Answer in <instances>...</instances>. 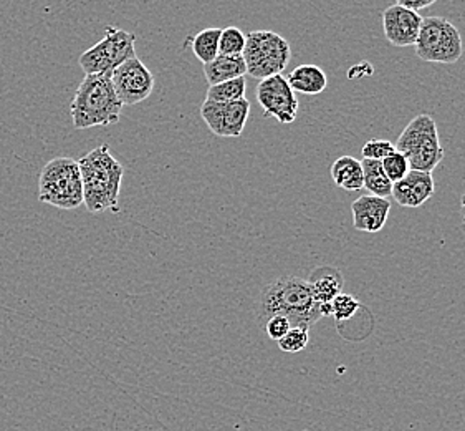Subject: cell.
I'll list each match as a JSON object with an SVG mask.
<instances>
[{
    "mask_svg": "<svg viewBox=\"0 0 465 431\" xmlns=\"http://www.w3.org/2000/svg\"><path fill=\"white\" fill-rule=\"evenodd\" d=\"M255 316L261 326L273 316H282L290 320L292 327L305 330L323 317L307 279L295 276H283L269 282L259 296Z\"/></svg>",
    "mask_w": 465,
    "mask_h": 431,
    "instance_id": "6da1fadb",
    "label": "cell"
},
{
    "mask_svg": "<svg viewBox=\"0 0 465 431\" xmlns=\"http://www.w3.org/2000/svg\"><path fill=\"white\" fill-rule=\"evenodd\" d=\"M84 179V205L94 215L118 213L124 166L116 160L108 145L96 146L80 160Z\"/></svg>",
    "mask_w": 465,
    "mask_h": 431,
    "instance_id": "7a4b0ae2",
    "label": "cell"
},
{
    "mask_svg": "<svg viewBox=\"0 0 465 431\" xmlns=\"http://www.w3.org/2000/svg\"><path fill=\"white\" fill-rule=\"evenodd\" d=\"M124 105L113 86L112 74L84 75L70 104L74 130L110 126L120 122Z\"/></svg>",
    "mask_w": 465,
    "mask_h": 431,
    "instance_id": "3957f363",
    "label": "cell"
},
{
    "mask_svg": "<svg viewBox=\"0 0 465 431\" xmlns=\"http://www.w3.org/2000/svg\"><path fill=\"white\" fill-rule=\"evenodd\" d=\"M38 199L65 211L82 206L84 179L78 161L65 156L48 161L38 178Z\"/></svg>",
    "mask_w": 465,
    "mask_h": 431,
    "instance_id": "277c9868",
    "label": "cell"
},
{
    "mask_svg": "<svg viewBox=\"0 0 465 431\" xmlns=\"http://www.w3.org/2000/svg\"><path fill=\"white\" fill-rule=\"evenodd\" d=\"M408 161L411 169L432 173L439 163L444 160V148L439 141L438 123L429 113H419L414 116L400 138L394 143Z\"/></svg>",
    "mask_w": 465,
    "mask_h": 431,
    "instance_id": "5b68a950",
    "label": "cell"
},
{
    "mask_svg": "<svg viewBox=\"0 0 465 431\" xmlns=\"http://www.w3.org/2000/svg\"><path fill=\"white\" fill-rule=\"evenodd\" d=\"M243 62L252 78L263 80L280 75L290 64L292 47L289 40L272 30H253L247 34Z\"/></svg>",
    "mask_w": 465,
    "mask_h": 431,
    "instance_id": "8992f818",
    "label": "cell"
},
{
    "mask_svg": "<svg viewBox=\"0 0 465 431\" xmlns=\"http://www.w3.org/2000/svg\"><path fill=\"white\" fill-rule=\"evenodd\" d=\"M416 55L429 64H456L464 55L459 28L444 17H424L416 40Z\"/></svg>",
    "mask_w": 465,
    "mask_h": 431,
    "instance_id": "52a82bcc",
    "label": "cell"
},
{
    "mask_svg": "<svg viewBox=\"0 0 465 431\" xmlns=\"http://www.w3.org/2000/svg\"><path fill=\"white\" fill-rule=\"evenodd\" d=\"M136 35L122 28L108 25L104 37L80 56V66L86 75L113 74L118 66L136 56Z\"/></svg>",
    "mask_w": 465,
    "mask_h": 431,
    "instance_id": "ba28073f",
    "label": "cell"
},
{
    "mask_svg": "<svg viewBox=\"0 0 465 431\" xmlns=\"http://www.w3.org/2000/svg\"><path fill=\"white\" fill-rule=\"evenodd\" d=\"M257 102L263 110V115L275 118L282 125H292L297 120L298 98L292 90L287 76L273 75L261 80L257 85Z\"/></svg>",
    "mask_w": 465,
    "mask_h": 431,
    "instance_id": "9c48e42d",
    "label": "cell"
},
{
    "mask_svg": "<svg viewBox=\"0 0 465 431\" xmlns=\"http://www.w3.org/2000/svg\"><path fill=\"white\" fill-rule=\"evenodd\" d=\"M113 86L124 106L141 104L154 92L156 78L138 56H133L112 74Z\"/></svg>",
    "mask_w": 465,
    "mask_h": 431,
    "instance_id": "30bf717a",
    "label": "cell"
},
{
    "mask_svg": "<svg viewBox=\"0 0 465 431\" xmlns=\"http://www.w3.org/2000/svg\"><path fill=\"white\" fill-rule=\"evenodd\" d=\"M251 115V102L247 98L237 102H211L204 100L201 116L207 128L219 138H239Z\"/></svg>",
    "mask_w": 465,
    "mask_h": 431,
    "instance_id": "8fae6325",
    "label": "cell"
},
{
    "mask_svg": "<svg viewBox=\"0 0 465 431\" xmlns=\"http://www.w3.org/2000/svg\"><path fill=\"white\" fill-rule=\"evenodd\" d=\"M422 19L424 17H420L419 12L401 7L398 4L390 5L382 12L384 37L394 47H412L416 45Z\"/></svg>",
    "mask_w": 465,
    "mask_h": 431,
    "instance_id": "7c38bea8",
    "label": "cell"
},
{
    "mask_svg": "<svg viewBox=\"0 0 465 431\" xmlns=\"http://www.w3.org/2000/svg\"><path fill=\"white\" fill-rule=\"evenodd\" d=\"M351 213L356 231L376 235L384 229L388 223V217L391 213V201L388 197L363 195L353 201Z\"/></svg>",
    "mask_w": 465,
    "mask_h": 431,
    "instance_id": "4fadbf2b",
    "label": "cell"
},
{
    "mask_svg": "<svg viewBox=\"0 0 465 431\" xmlns=\"http://www.w3.org/2000/svg\"><path fill=\"white\" fill-rule=\"evenodd\" d=\"M434 193L436 181L432 173L411 169L404 178L392 185L391 196L400 206L420 207L434 196Z\"/></svg>",
    "mask_w": 465,
    "mask_h": 431,
    "instance_id": "5bb4252c",
    "label": "cell"
},
{
    "mask_svg": "<svg viewBox=\"0 0 465 431\" xmlns=\"http://www.w3.org/2000/svg\"><path fill=\"white\" fill-rule=\"evenodd\" d=\"M307 281L313 292V297L320 306L331 304V300L335 299L340 292H343V274L331 266L315 267Z\"/></svg>",
    "mask_w": 465,
    "mask_h": 431,
    "instance_id": "9a60e30c",
    "label": "cell"
},
{
    "mask_svg": "<svg viewBox=\"0 0 465 431\" xmlns=\"http://www.w3.org/2000/svg\"><path fill=\"white\" fill-rule=\"evenodd\" d=\"M287 82L295 94L320 95L323 94L328 86V78L323 68L313 64L298 65L287 76Z\"/></svg>",
    "mask_w": 465,
    "mask_h": 431,
    "instance_id": "2e32d148",
    "label": "cell"
},
{
    "mask_svg": "<svg viewBox=\"0 0 465 431\" xmlns=\"http://www.w3.org/2000/svg\"><path fill=\"white\" fill-rule=\"evenodd\" d=\"M245 75H247V66L242 55H217L213 62L204 65L205 82L209 86Z\"/></svg>",
    "mask_w": 465,
    "mask_h": 431,
    "instance_id": "e0dca14e",
    "label": "cell"
},
{
    "mask_svg": "<svg viewBox=\"0 0 465 431\" xmlns=\"http://www.w3.org/2000/svg\"><path fill=\"white\" fill-rule=\"evenodd\" d=\"M331 179L338 188L344 191H360L363 189V168L361 161L353 156H340L331 165Z\"/></svg>",
    "mask_w": 465,
    "mask_h": 431,
    "instance_id": "ac0fdd59",
    "label": "cell"
},
{
    "mask_svg": "<svg viewBox=\"0 0 465 431\" xmlns=\"http://www.w3.org/2000/svg\"><path fill=\"white\" fill-rule=\"evenodd\" d=\"M363 168V188L374 196L390 197L392 193V183L382 169L381 161H361Z\"/></svg>",
    "mask_w": 465,
    "mask_h": 431,
    "instance_id": "d6986e66",
    "label": "cell"
},
{
    "mask_svg": "<svg viewBox=\"0 0 465 431\" xmlns=\"http://www.w3.org/2000/svg\"><path fill=\"white\" fill-rule=\"evenodd\" d=\"M223 28H204L193 38V54L197 56V60H201L203 64L213 62L215 56L219 55V40H221Z\"/></svg>",
    "mask_w": 465,
    "mask_h": 431,
    "instance_id": "ffe728a7",
    "label": "cell"
},
{
    "mask_svg": "<svg viewBox=\"0 0 465 431\" xmlns=\"http://www.w3.org/2000/svg\"><path fill=\"white\" fill-rule=\"evenodd\" d=\"M245 92H247V80H245V76H241V78H233L229 82H223V84L209 86L207 94H205V100H211V102H237V100L245 98Z\"/></svg>",
    "mask_w": 465,
    "mask_h": 431,
    "instance_id": "44dd1931",
    "label": "cell"
},
{
    "mask_svg": "<svg viewBox=\"0 0 465 431\" xmlns=\"http://www.w3.org/2000/svg\"><path fill=\"white\" fill-rule=\"evenodd\" d=\"M363 306L360 304V300L356 299L351 294L346 292H340L335 299L331 300V317L338 322L343 324L350 319H353L356 312L361 309Z\"/></svg>",
    "mask_w": 465,
    "mask_h": 431,
    "instance_id": "7402d4cb",
    "label": "cell"
},
{
    "mask_svg": "<svg viewBox=\"0 0 465 431\" xmlns=\"http://www.w3.org/2000/svg\"><path fill=\"white\" fill-rule=\"evenodd\" d=\"M247 35L239 27L223 28L219 40V55H242Z\"/></svg>",
    "mask_w": 465,
    "mask_h": 431,
    "instance_id": "603a6c76",
    "label": "cell"
},
{
    "mask_svg": "<svg viewBox=\"0 0 465 431\" xmlns=\"http://www.w3.org/2000/svg\"><path fill=\"white\" fill-rule=\"evenodd\" d=\"M381 165L384 173H386V176L390 178L392 185L401 181V179L404 178L411 171L410 161L398 150L390 153V155L381 161Z\"/></svg>",
    "mask_w": 465,
    "mask_h": 431,
    "instance_id": "cb8c5ba5",
    "label": "cell"
},
{
    "mask_svg": "<svg viewBox=\"0 0 465 431\" xmlns=\"http://www.w3.org/2000/svg\"><path fill=\"white\" fill-rule=\"evenodd\" d=\"M310 342V330L305 328L292 327L289 334L279 340V347L282 352L287 354H298L308 347Z\"/></svg>",
    "mask_w": 465,
    "mask_h": 431,
    "instance_id": "d4e9b609",
    "label": "cell"
},
{
    "mask_svg": "<svg viewBox=\"0 0 465 431\" xmlns=\"http://www.w3.org/2000/svg\"><path fill=\"white\" fill-rule=\"evenodd\" d=\"M396 150V146H394V143L390 140H370L364 143L363 153L364 158L366 160H378L382 161L390 153Z\"/></svg>",
    "mask_w": 465,
    "mask_h": 431,
    "instance_id": "484cf974",
    "label": "cell"
},
{
    "mask_svg": "<svg viewBox=\"0 0 465 431\" xmlns=\"http://www.w3.org/2000/svg\"><path fill=\"white\" fill-rule=\"evenodd\" d=\"M262 328L265 330V334L269 336V338L279 342L280 338H283L289 334L292 324H290V320L287 319V317L273 316V317H270V319L262 326Z\"/></svg>",
    "mask_w": 465,
    "mask_h": 431,
    "instance_id": "4316f807",
    "label": "cell"
},
{
    "mask_svg": "<svg viewBox=\"0 0 465 431\" xmlns=\"http://www.w3.org/2000/svg\"><path fill=\"white\" fill-rule=\"evenodd\" d=\"M436 2L438 0H396V4L401 7H406V9L414 10V12L428 9L430 5H434Z\"/></svg>",
    "mask_w": 465,
    "mask_h": 431,
    "instance_id": "83f0119b",
    "label": "cell"
},
{
    "mask_svg": "<svg viewBox=\"0 0 465 431\" xmlns=\"http://www.w3.org/2000/svg\"><path fill=\"white\" fill-rule=\"evenodd\" d=\"M460 206H462V217H464L465 223V193L462 195V197H460Z\"/></svg>",
    "mask_w": 465,
    "mask_h": 431,
    "instance_id": "f1b7e54d",
    "label": "cell"
}]
</instances>
